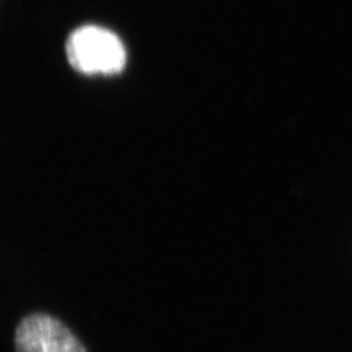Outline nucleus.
<instances>
[{"label": "nucleus", "mask_w": 352, "mask_h": 352, "mask_svg": "<svg viewBox=\"0 0 352 352\" xmlns=\"http://www.w3.org/2000/svg\"><path fill=\"white\" fill-rule=\"evenodd\" d=\"M65 51L72 68L84 75H116L126 67L123 42L101 26L78 28L68 38Z\"/></svg>", "instance_id": "1"}, {"label": "nucleus", "mask_w": 352, "mask_h": 352, "mask_svg": "<svg viewBox=\"0 0 352 352\" xmlns=\"http://www.w3.org/2000/svg\"><path fill=\"white\" fill-rule=\"evenodd\" d=\"M16 352H87L75 334L49 315H30L16 329Z\"/></svg>", "instance_id": "2"}]
</instances>
